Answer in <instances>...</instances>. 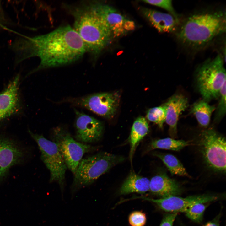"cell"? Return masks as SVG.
Instances as JSON below:
<instances>
[{
	"mask_svg": "<svg viewBox=\"0 0 226 226\" xmlns=\"http://www.w3.org/2000/svg\"><path fill=\"white\" fill-rule=\"evenodd\" d=\"M23 41L21 48L28 51V56H37L40 59L38 66L27 76L44 69L73 63L86 52L82 39L69 25Z\"/></svg>",
	"mask_w": 226,
	"mask_h": 226,
	"instance_id": "obj_1",
	"label": "cell"
},
{
	"mask_svg": "<svg viewBox=\"0 0 226 226\" xmlns=\"http://www.w3.org/2000/svg\"><path fill=\"white\" fill-rule=\"evenodd\" d=\"M225 30V13L221 11L202 13L187 18L177 36L183 45L196 49L203 47Z\"/></svg>",
	"mask_w": 226,
	"mask_h": 226,
	"instance_id": "obj_2",
	"label": "cell"
},
{
	"mask_svg": "<svg viewBox=\"0 0 226 226\" xmlns=\"http://www.w3.org/2000/svg\"><path fill=\"white\" fill-rule=\"evenodd\" d=\"M69 8L74 19L73 29L82 39L86 52L97 56L110 42L113 37L111 32L89 3Z\"/></svg>",
	"mask_w": 226,
	"mask_h": 226,
	"instance_id": "obj_3",
	"label": "cell"
},
{
	"mask_svg": "<svg viewBox=\"0 0 226 226\" xmlns=\"http://www.w3.org/2000/svg\"><path fill=\"white\" fill-rule=\"evenodd\" d=\"M125 158L106 152L88 156L80 161L74 174L72 186V196L78 189L90 185Z\"/></svg>",
	"mask_w": 226,
	"mask_h": 226,
	"instance_id": "obj_4",
	"label": "cell"
},
{
	"mask_svg": "<svg viewBox=\"0 0 226 226\" xmlns=\"http://www.w3.org/2000/svg\"><path fill=\"white\" fill-rule=\"evenodd\" d=\"M199 90L207 101L219 97L222 86L226 82L224 61L218 54L208 59L198 68L196 74Z\"/></svg>",
	"mask_w": 226,
	"mask_h": 226,
	"instance_id": "obj_5",
	"label": "cell"
},
{
	"mask_svg": "<svg viewBox=\"0 0 226 226\" xmlns=\"http://www.w3.org/2000/svg\"><path fill=\"white\" fill-rule=\"evenodd\" d=\"M199 145L204 160L214 171H226V139L223 136L213 128L203 130L200 138Z\"/></svg>",
	"mask_w": 226,
	"mask_h": 226,
	"instance_id": "obj_6",
	"label": "cell"
},
{
	"mask_svg": "<svg viewBox=\"0 0 226 226\" xmlns=\"http://www.w3.org/2000/svg\"><path fill=\"white\" fill-rule=\"evenodd\" d=\"M28 132L37 144L41 153V158L50 171V182L57 183L62 192L67 167L57 145L42 135L35 134L30 130Z\"/></svg>",
	"mask_w": 226,
	"mask_h": 226,
	"instance_id": "obj_7",
	"label": "cell"
},
{
	"mask_svg": "<svg viewBox=\"0 0 226 226\" xmlns=\"http://www.w3.org/2000/svg\"><path fill=\"white\" fill-rule=\"evenodd\" d=\"M52 141L57 145L67 167L74 174L84 154L93 148L75 140L68 132L61 127L53 130Z\"/></svg>",
	"mask_w": 226,
	"mask_h": 226,
	"instance_id": "obj_8",
	"label": "cell"
},
{
	"mask_svg": "<svg viewBox=\"0 0 226 226\" xmlns=\"http://www.w3.org/2000/svg\"><path fill=\"white\" fill-rule=\"evenodd\" d=\"M89 3L96 14L110 30L114 37L125 35L135 28L133 21L128 19L112 7L99 2Z\"/></svg>",
	"mask_w": 226,
	"mask_h": 226,
	"instance_id": "obj_9",
	"label": "cell"
},
{
	"mask_svg": "<svg viewBox=\"0 0 226 226\" xmlns=\"http://www.w3.org/2000/svg\"><path fill=\"white\" fill-rule=\"evenodd\" d=\"M72 103L106 118L113 117L119 105L120 95L117 92L101 93L72 100Z\"/></svg>",
	"mask_w": 226,
	"mask_h": 226,
	"instance_id": "obj_10",
	"label": "cell"
},
{
	"mask_svg": "<svg viewBox=\"0 0 226 226\" xmlns=\"http://www.w3.org/2000/svg\"><path fill=\"white\" fill-rule=\"evenodd\" d=\"M20 78V75L17 74L0 93V124L22 111Z\"/></svg>",
	"mask_w": 226,
	"mask_h": 226,
	"instance_id": "obj_11",
	"label": "cell"
},
{
	"mask_svg": "<svg viewBox=\"0 0 226 226\" xmlns=\"http://www.w3.org/2000/svg\"><path fill=\"white\" fill-rule=\"evenodd\" d=\"M140 198L155 203L161 209L170 213L185 212L190 207L198 203H205L216 200L218 197L209 195H202L182 197L172 196L159 199L146 197Z\"/></svg>",
	"mask_w": 226,
	"mask_h": 226,
	"instance_id": "obj_12",
	"label": "cell"
},
{
	"mask_svg": "<svg viewBox=\"0 0 226 226\" xmlns=\"http://www.w3.org/2000/svg\"><path fill=\"white\" fill-rule=\"evenodd\" d=\"M76 138L78 141L90 143L98 141L103 132L102 123L94 117L75 110Z\"/></svg>",
	"mask_w": 226,
	"mask_h": 226,
	"instance_id": "obj_13",
	"label": "cell"
},
{
	"mask_svg": "<svg viewBox=\"0 0 226 226\" xmlns=\"http://www.w3.org/2000/svg\"><path fill=\"white\" fill-rule=\"evenodd\" d=\"M24 156V151L15 141L0 137V183L7 175L10 168L21 162Z\"/></svg>",
	"mask_w": 226,
	"mask_h": 226,
	"instance_id": "obj_14",
	"label": "cell"
},
{
	"mask_svg": "<svg viewBox=\"0 0 226 226\" xmlns=\"http://www.w3.org/2000/svg\"><path fill=\"white\" fill-rule=\"evenodd\" d=\"M166 107L165 122L169 126V133L171 138L177 137V125L181 113L188 105L187 99L181 94L172 96L164 104Z\"/></svg>",
	"mask_w": 226,
	"mask_h": 226,
	"instance_id": "obj_15",
	"label": "cell"
},
{
	"mask_svg": "<svg viewBox=\"0 0 226 226\" xmlns=\"http://www.w3.org/2000/svg\"><path fill=\"white\" fill-rule=\"evenodd\" d=\"M149 191L163 198L180 195L182 188L176 181L166 173H162L153 176L150 180Z\"/></svg>",
	"mask_w": 226,
	"mask_h": 226,
	"instance_id": "obj_16",
	"label": "cell"
},
{
	"mask_svg": "<svg viewBox=\"0 0 226 226\" xmlns=\"http://www.w3.org/2000/svg\"><path fill=\"white\" fill-rule=\"evenodd\" d=\"M141 12L159 32L170 33L176 29L178 20L172 14L144 8Z\"/></svg>",
	"mask_w": 226,
	"mask_h": 226,
	"instance_id": "obj_17",
	"label": "cell"
},
{
	"mask_svg": "<svg viewBox=\"0 0 226 226\" xmlns=\"http://www.w3.org/2000/svg\"><path fill=\"white\" fill-rule=\"evenodd\" d=\"M149 184L150 180L148 178L132 171L121 185L119 193L122 195L134 192L144 193L149 191Z\"/></svg>",
	"mask_w": 226,
	"mask_h": 226,
	"instance_id": "obj_18",
	"label": "cell"
},
{
	"mask_svg": "<svg viewBox=\"0 0 226 226\" xmlns=\"http://www.w3.org/2000/svg\"><path fill=\"white\" fill-rule=\"evenodd\" d=\"M148 131L149 125L144 117H139L134 122L129 140L130 146L129 157L131 161L136 146L139 142L148 134Z\"/></svg>",
	"mask_w": 226,
	"mask_h": 226,
	"instance_id": "obj_19",
	"label": "cell"
},
{
	"mask_svg": "<svg viewBox=\"0 0 226 226\" xmlns=\"http://www.w3.org/2000/svg\"><path fill=\"white\" fill-rule=\"evenodd\" d=\"M215 109L214 106L210 105L204 100L194 103L191 110L199 124L202 127L206 128L210 123L211 116Z\"/></svg>",
	"mask_w": 226,
	"mask_h": 226,
	"instance_id": "obj_20",
	"label": "cell"
},
{
	"mask_svg": "<svg viewBox=\"0 0 226 226\" xmlns=\"http://www.w3.org/2000/svg\"><path fill=\"white\" fill-rule=\"evenodd\" d=\"M191 144L189 141L176 140L172 138H165L152 141L147 151H150L156 149H161L179 151Z\"/></svg>",
	"mask_w": 226,
	"mask_h": 226,
	"instance_id": "obj_21",
	"label": "cell"
},
{
	"mask_svg": "<svg viewBox=\"0 0 226 226\" xmlns=\"http://www.w3.org/2000/svg\"><path fill=\"white\" fill-rule=\"evenodd\" d=\"M154 155L160 159L172 175L189 176L182 164L175 156L171 154L155 153Z\"/></svg>",
	"mask_w": 226,
	"mask_h": 226,
	"instance_id": "obj_22",
	"label": "cell"
},
{
	"mask_svg": "<svg viewBox=\"0 0 226 226\" xmlns=\"http://www.w3.org/2000/svg\"><path fill=\"white\" fill-rule=\"evenodd\" d=\"M166 109L164 105L150 109L147 112V117L150 121L154 122L162 128L165 122Z\"/></svg>",
	"mask_w": 226,
	"mask_h": 226,
	"instance_id": "obj_23",
	"label": "cell"
},
{
	"mask_svg": "<svg viewBox=\"0 0 226 226\" xmlns=\"http://www.w3.org/2000/svg\"><path fill=\"white\" fill-rule=\"evenodd\" d=\"M206 206L203 203H198L188 208L185 212L186 216L192 220L200 222L202 220Z\"/></svg>",
	"mask_w": 226,
	"mask_h": 226,
	"instance_id": "obj_24",
	"label": "cell"
},
{
	"mask_svg": "<svg viewBox=\"0 0 226 226\" xmlns=\"http://www.w3.org/2000/svg\"><path fill=\"white\" fill-rule=\"evenodd\" d=\"M219 97V100L214 119V121L217 122L220 121L226 113V82L221 88Z\"/></svg>",
	"mask_w": 226,
	"mask_h": 226,
	"instance_id": "obj_25",
	"label": "cell"
},
{
	"mask_svg": "<svg viewBox=\"0 0 226 226\" xmlns=\"http://www.w3.org/2000/svg\"><path fill=\"white\" fill-rule=\"evenodd\" d=\"M145 3L163 8L167 10L178 20V16L173 6L172 1L170 0H147L143 1Z\"/></svg>",
	"mask_w": 226,
	"mask_h": 226,
	"instance_id": "obj_26",
	"label": "cell"
},
{
	"mask_svg": "<svg viewBox=\"0 0 226 226\" xmlns=\"http://www.w3.org/2000/svg\"><path fill=\"white\" fill-rule=\"evenodd\" d=\"M128 221L131 226H144L146 222V215L141 211H134L130 214Z\"/></svg>",
	"mask_w": 226,
	"mask_h": 226,
	"instance_id": "obj_27",
	"label": "cell"
},
{
	"mask_svg": "<svg viewBox=\"0 0 226 226\" xmlns=\"http://www.w3.org/2000/svg\"><path fill=\"white\" fill-rule=\"evenodd\" d=\"M177 215V213H170L166 214L159 226H173Z\"/></svg>",
	"mask_w": 226,
	"mask_h": 226,
	"instance_id": "obj_28",
	"label": "cell"
},
{
	"mask_svg": "<svg viewBox=\"0 0 226 226\" xmlns=\"http://www.w3.org/2000/svg\"><path fill=\"white\" fill-rule=\"evenodd\" d=\"M204 226H219L216 221H212L207 223Z\"/></svg>",
	"mask_w": 226,
	"mask_h": 226,
	"instance_id": "obj_29",
	"label": "cell"
}]
</instances>
